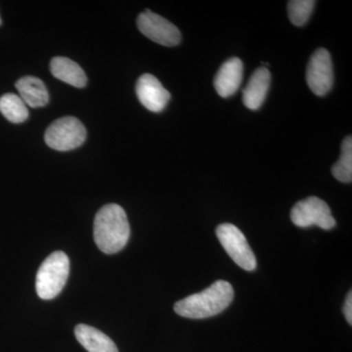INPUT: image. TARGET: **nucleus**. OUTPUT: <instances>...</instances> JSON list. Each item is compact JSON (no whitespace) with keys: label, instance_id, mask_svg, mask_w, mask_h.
Listing matches in <instances>:
<instances>
[{"label":"nucleus","instance_id":"1","mask_svg":"<svg viewBox=\"0 0 352 352\" xmlns=\"http://www.w3.org/2000/svg\"><path fill=\"white\" fill-rule=\"evenodd\" d=\"M95 244L104 254H113L126 247L131 227L124 208L117 204L104 206L94 219Z\"/></svg>","mask_w":352,"mask_h":352},{"label":"nucleus","instance_id":"2","mask_svg":"<svg viewBox=\"0 0 352 352\" xmlns=\"http://www.w3.org/2000/svg\"><path fill=\"white\" fill-rule=\"evenodd\" d=\"M234 289L229 282L219 280L205 291L175 303V311L190 319H205L221 314L233 302Z\"/></svg>","mask_w":352,"mask_h":352},{"label":"nucleus","instance_id":"3","mask_svg":"<svg viewBox=\"0 0 352 352\" xmlns=\"http://www.w3.org/2000/svg\"><path fill=\"white\" fill-rule=\"evenodd\" d=\"M69 273V259L63 252H54L41 263L36 274V289L39 298H56L67 283Z\"/></svg>","mask_w":352,"mask_h":352},{"label":"nucleus","instance_id":"4","mask_svg":"<svg viewBox=\"0 0 352 352\" xmlns=\"http://www.w3.org/2000/svg\"><path fill=\"white\" fill-rule=\"evenodd\" d=\"M87 135V129L80 120L75 117H64L53 122L46 129L44 140L52 149L66 152L82 146Z\"/></svg>","mask_w":352,"mask_h":352},{"label":"nucleus","instance_id":"5","mask_svg":"<svg viewBox=\"0 0 352 352\" xmlns=\"http://www.w3.org/2000/svg\"><path fill=\"white\" fill-rule=\"evenodd\" d=\"M217 235L222 247L237 265L247 271L256 270V256L238 227L230 223L221 224L217 227Z\"/></svg>","mask_w":352,"mask_h":352},{"label":"nucleus","instance_id":"6","mask_svg":"<svg viewBox=\"0 0 352 352\" xmlns=\"http://www.w3.org/2000/svg\"><path fill=\"white\" fill-rule=\"evenodd\" d=\"M291 219L295 226L307 228L315 226L325 230L336 226V220L328 204L317 197H309L292 208Z\"/></svg>","mask_w":352,"mask_h":352},{"label":"nucleus","instance_id":"7","mask_svg":"<svg viewBox=\"0 0 352 352\" xmlns=\"http://www.w3.org/2000/svg\"><path fill=\"white\" fill-rule=\"evenodd\" d=\"M138 27L146 38L161 45L171 47L182 41V34L173 23L150 10L138 16Z\"/></svg>","mask_w":352,"mask_h":352},{"label":"nucleus","instance_id":"8","mask_svg":"<svg viewBox=\"0 0 352 352\" xmlns=\"http://www.w3.org/2000/svg\"><path fill=\"white\" fill-rule=\"evenodd\" d=\"M307 82L317 96H324L332 89L333 69L332 58L328 50H317L310 58L307 69Z\"/></svg>","mask_w":352,"mask_h":352},{"label":"nucleus","instance_id":"9","mask_svg":"<svg viewBox=\"0 0 352 352\" xmlns=\"http://www.w3.org/2000/svg\"><path fill=\"white\" fill-rule=\"evenodd\" d=\"M136 94L140 103L153 113H160L168 105L170 94L153 75L145 74L136 83Z\"/></svg>","mask_w":352,"mask_h":352},{"label":"nucleus","instance_id":"10","mask_svg":"<svg viewBox=\"0 0 352 352\" xmlns=\"http://www.w3.org/2000/svg\"><path fill=\"white\" fill-rule=\"evenodd\" d=\"M244 74V65L239 58H230L222 64L215 75L214 85L219 96L227 98L239 89Z\"/></svg>","mask_w":352,"mask_h":352},{"label":"nucleus","instance_id":"11","mask_svg":"<svg viewBox=\"0 0 352 352\" xmlns=\"http://www.w3.org/2000/svg\"><path fill=\"white\" fill-rule=\"evenodd\" d=\"M270 72L261 67L252 74L247 87L243 91V102L250 110H258L263 106L270 87Z\"/></svg>","mask_w":352,"mask_h":352},{"label":"nucleus","instance_id":"12","mask_svg":"<svg viewBox=\"0 0 352 352\" xmlns=\"http://www.w3.org/2000/svg\"><path fill=\"white\" fill-rule=\"evenodd\" d=\"M16 88L25 105L32 108H41L47 105L50 94L43 80L36 76H28L16 82Z\"/></svg>","mask_w":352,"mask_h":352},{"label":"nucleus","instance_id":"13","mask_svg":"<svg viewBox=\"0 0 352 352\" xmlns=\"http://www.w3.org/2000/svg\"><path fill=\"white\" fill-rule=\"evenodd\" d=\"M76 340L88 352H119L115 342L91 326L80 324L75 329Z\"/></svg>","mask_w":352,"mask_h":352},{"label":"nucleus","instance_id":"14","mask_svg":"<svg viewBox=\"0 0 352 352\" xmlns=\"http://www.w3.org/2000/svg\"><path fill=\"white\" fill-rule=\"evenodd\" d=\"M50 71L52 75L62 82L82 88L87 85V78L85 71L73 60L66 57H55L51 60Z\"/></svg>","mask_w":352,"mask_h":352},{"label":"nucleus","instance_id":"15","mask_svg":"<svg viewBox=\"0 0 352 352\" xmlns=\"http://www.w3.org/2000/svg\"><path fill=\"white\" fill-rule=\"evenodd\" d=\"M0 113L13 124H21L29 117V110L25 102L13 94L0 97Z\"/></svg>","mask_w":352,"mask_h":352},{"label":"nucleus","instance_id":"16","mask_svg":"<svg viewBox=\"0 0 352 352\" xmlns=\"http://www.w3.org/2000/svg\"><path fill=\"white\" fill-rule=\"evenodd\" d=\"M333 175L340 182H352V138L347 136L342 141V154L339 161L332 168Z\"/></svg>","mask_w":352,"mask_h":352},{"label":"nucleus","instance_id":"17","mask_svg":"<svg viewBox=\"0 0 352 352\" xmlns=\"http://www.w3.org/2000/svg\"><path fill=\"white\" fill-rule=\"evenodd\" d=\"M316 2L314 0H292L288 2V15L292 24L302 27L311 16Z\"/></svg>","mask_w":352,"mask_h":352},{"label":"nucleus","instance_id":"18","mask_svg":"<svg viewBox=\"0 0 352 352\" xmlns=\"http://www.w3.org/2000/svg\"><path fill=\"white\" fill-rule=\"evenodd\" d=\"M344 314L349 325H352V294L349 292L344 305Z\"/></svg>","mask_w":352,"mask_h":352},{"label":"nucleus","instance_id":"19","mask_svg":"<svg viewBox=\"0 0 352 352\" xmlns=\"http://www.w3.org/2000/svg\"><path fill=\"white\" fill-rule=\"evenodd\" d=\"M0 25H1V20H0Z\"/></svg>","mask_w":352,"mask_h":352}]
</instances>
